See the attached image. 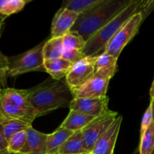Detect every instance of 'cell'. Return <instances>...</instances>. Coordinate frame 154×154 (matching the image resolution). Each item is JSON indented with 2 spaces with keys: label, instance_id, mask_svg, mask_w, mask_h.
Wrapping results in <instances>:
<instances>
[{
  "label": "cell",
  "instance_id": "obj_8",
  "mask_svg": "<svg viewBox=\"0 0 154 154\" xmlns=\"http://www.w3.org/2000/svg\"><path fill=\"white\" fill-rule=\"evenodd\" d=\"M110 80L94 75L79 88L70 90L73 99H97L107 97Z\"/></svg>",
  "mask_w": 154,
  "mask_h": 154
},
{
  "label": "cell",
  "instance_id": "obj_16",
  "mask_svg": "<svg viewBox=\"0 0 154 154\" xmlns=\"http://www.w3.org/2000/svg\"><path fill=\"white\" fill-rule=\"evenodd\" d=\"M96 118V117L87 115L82 113L69 111L67 117L65 118L60 126L75 132L76 131L82 130Z\"/></svg>",
  "mask_w": 154,
  "mask_h": 154
},
{
  "label": "cell",
  "instance_id": "obj_28",
  "mask_svg": "<svg viewBox=\"0 0 154 154\" xmlns=\"http://www.w3.org/2000/svg\"><path fill=\"white\" fill-rule=\"evenodd\" d=\"M84 57L82 51L77 49H68L63 50V55L61 58L70 62L72 64L76 63L77 61L80 60Z\"/></svg>",
  "mask_w": 154,
  "mask_h": 154
},
{
  "label": "cell",
  "instance_id": "obj_18",
  "mask_svg": "<svg viewBox=\"0 0 154 154\" xmlns=\"http://www.w3.org/2000/svg\"><path fill=\"white\" fill-rule=\"evenodd\" d=\"M74 133L72 131L59 126L54 132L48 134L46 140V154L58 153L60 147Z\"/></svg>",
  "mask_w": 154,
  "mask_h": 154
},
{
  "label": "cell",
  "instance_id": "obj_15",
  "mask_svg": "<svg viewBox=\"0 0 154 154\" xmlns=\"http://www.w3.org/2000/svg\"><path fill=\"white\" fill-rule=\"evenodd\" d=\"M0 99L6 101L20 108L34 111L29 102L28 90H18V89L6 87L2 90H0Z\"/></svg>",
  "mask_w": 154,
  "mask_h": 154
},
{
  "label": "cell",
  "instance_id": "obj_12",
  "mask_svg": "<svg viewBox=\"0 0 154 154\" xmlns=\"http://www.w3.org/2000/svg\"><path fill=\"white\" fill-rule=\"evenodd\" d=\"M0 115L6 118L20 120L30 126H32L33 120L38 117L34 111L20 108L2 99H0Z\"/></svg>",
  "mask_w": 154,
  "mask_h": 154
},
{
  "label": "cell",
  "instance_id": "obj_34",
  "mask_svg": "<svg viewBox=\"0 0 154 154\" xmlns=\"http://www.w3.org/2000/svg\"><path fill=\"white\" fill-rule=\"evenodd\" d=\"M5 27V22H2L0 21V38L2 37V35L3 30H4Z\"/></svg>",
  "mask_w": 154,
  "mask_h": 154
},
{
  "label": "cell",
  "instance_id": "obj_14",
  "mask_svg": "<svg viewBox=\"0 0 154 154\" xmlns=\"http://www.w3.org/2000/svg\"><path fill=\"white\" fill-rule=\"evenodd\" d=\"M118 59L103 52L95 57V75L110 80L116 74Z\"/></svg>",
  "mask_w": 154,
  "mask_h": 154
},
{
  "label": "cell",
  "instance_id": "obj_26",
  "mask_svg": "<svg viewBox=\"0 0 154 154\" xmlns=\"http://www.w3.org/2000/svg\"><path fill=\"white\" fill-rule=\"evenodd\" d=\"M63 38V50L77 49L83 51L86 45V42L78 32L69 31L62 37Z\"/></svg>",
  "mask_w": 154,
  "mask_h": 154
},
{
  "label": "cell",
  "instance_id": "obj_7",
  "mask_svg": "<svg viewBox=\"0 0 154 154\" xmlns=\"http://www.w3.org/2000/svg\"><path fill=\"white\" fill-rule=\"evenodd\" d=\"M95 57H84L73 63L65 77V81L70 90L79 88L95 75Z\"/></svg>",
  "mask_w": 154,
  "mask_h": 154
},
{
  "label": "cell",
  "instance_id": "obj_17",
  "mask_svg": "<svg viewBox=\"0 0 154 154\" xmlns=\"http://www.w3.org/2000/svg\"><path fill=\"white\" fill-rule=\"evenodd\" d=\"M72 66V63L63 58L44 61L45 71L57 81H60L66 76Z\"/></svg>",
  "mask_w": 154,
  "mask_h": 154
},
{
  "label": "cell",
  "instance_id": "obj_13",
  "mask_svg": "<svg viewBox=\"0 0 154 154\" xmlns=\"http://www.w3.org/2000/svg\"><path fill=\"white\" fill-rule=\"evenodd\" d=\"M27 142L21 154H46L48 134L43 133L30 126L27 130Z\"/></svg>",
  "mask_w": 154,
  "mask_h": 154
},
{
  "label": "cell",
  "instance_id": "obj_3",
  "mask_svg": "<svg viewBox=\"0 0 154 154\" xmlns=\"http://www.w3.org/2000/svg\"><path fill=\"white\" fill-rule=\"evenodd\" d=\"M141 2L142 0H132L128 7L95 33L86 42L82 51L84 57H94L104 52L106 46L112 38L133 15L138 13Z\"/></svg>",
  "mask_w": 154,
  "mask_h": 154
},
{
  "label": "cell",
  "instance_id": "obj_35",
  "mask_svg": "<svg viewBox=\"0 0 154 154\" xmlns=\"http://www.w3.org/2000/svg\"><path fill=\"white\" fill-rule=\"evenodd\" d=\"M151 105H152V114H153V120H154V101L152 102H150Z\"/></svg>",
  "mask_w": 154,
  "mask_h": 154
},
{
  "label": "cell",
  "instance_id": "obj_25",
  "mask_svg": "<svg viewBox=\"0 0 154 154\" xmlns=\"http://www.w3.org/2000/svg\"><path fill=\"white\" fill-rule=\"evenodd\" d=\"M27 130L17 132L8 139V152L13 153H21L27 142Z\"/></svg>",
  "mask_w": 154,
  "mask_h": 154
},
{
  "label": "cell",
  "instance_id": "obj_11",
  "mask_svg": "<svg viewBox=\"0 0 154 154\" xmlns=\"http://www.w3.org/2000/svg\"><path fill=\"white\" fill-rule=\"evenodd\" d=\"M122 121V116L119 115L108 129L98 139L91 154H113Z\"/></svg>",
  "mask_w": 154,
  "mask_h": 154
},
{
  "label": "cell",
  "instance_id": "obj_4",
  "mask_svg": "<svg viewBox=\"0 0 154 154\" xmlns=\"http://www.w3.org/2000/svg\"><path fill=\"white\" fill-rule=\"evenodd\" d=\"M43 43L36 48L24 53L18 57L10 60L8 69L7 71L8 78L16 77L23 74L35 71H45L44 69Z\"/></svg>",
  "mask_w": 154,
  "mask_h": 154
},
{
  "label": "cell",
  "instance_id": "obj_1",
  "mask_svg": "<svg viewBox=\"0 0 154 154\" xmlns=\"http://www.w3.org/2000/svg\"><path fill=\"white\" fill-rule=\"evenodd\" d=\"M132 0H102L90 10L80 14L70 31L78 32L86 42L116 17Z\"/></svg>",
  "mask_w": 154,
  "mask_h": 154
},
{
  "label": "cell",
  "instance_id": "obj_20",
  "mask_svg": "<svg viewBox=\"0 0 154 154\" xmlns=\"http://www.w3.org/2000/svg\"><path fill=\"white\" fill-rule=\"evenodd\" d=\"M42 52L44 60H53L61 58L63 53V38H51L44 44Z\"/></svg>",
  "mask_w": 154,
  "mask_h": 154
},
{
  "label": "cell",
  "instance_id": "obj_33",
  "mask_svg": "<svg viewBox=\"0 0 154 154\" xmlns=\"http://www.w3.org/2000/svg\"><path fill=\"white\" fill-rule=\"evenodd\" d=\"M149 98H150V102L154 101V80L151 85L150 90H149Z\"/></svg>",
  "mask_w": 154,
  "mask_h": 154
},
{
  "label": "cell",
  "instance_id": "obj_2",
  "mask_svg": "<svg viewBox=\"0 0 154 154\" xmlns=\"http://www.w3.org/2000/svg\"><path fill=\"white\" fill-rule=\"evenodd\" d=\"M72 99L69 87L60 81L42 83L28 90L29 102L38 117L58 108H69Z\"/></svg>",
  "mask_w": 154,
  "mask_h": 154
},
{
  "label": "cell",
  "instance_id": "obj_38",
  "mask_svg": "<svg viewBox=\"0 0 154 154\" xmlns=\"http://www.w3.org/2000/svg\"><path fill=\"white\" fill-rule=\"evenodd\" d=\"M152 154H154V150H153V152H152Z\"/></svg>",
  "mask_w": 154,
  "mask_h": 154
},
{
  "label": "cell",
  "instance_id": "obj_30",
  "mask_svg": "<svg viewBox=\"0 0 154 154\" xmlns=\"http://www.w3.org/2000/svg\"><path fill=\"white\" fill-rule=\"evenodd\" d=\"M9 65H10V60L8 57L2 54L0 51V69L7 70L8 69Z\"/></svg>",
  "mask_w": 154,
  "mask_h": 154
},
{
  "label": "cell",
  "instance_id": "obj_23",
  "mask_svg": "<svg viewBox=\"0 0 154 154\" xmlns=\"http://www.w3.org/2000/svg\"><path fill=\"white\" fill-rule=\"evenodd\" d=\"M154 150V121L142 135L139 147L140 154H152Z\"/></svg>",
  "mask_w": 154,
  "mask_h": 154
},
{
  "label": "cell",
  "instance_id": "obj_37",
  "mask_svg": "<svg viewBox=\"0 0 154 154\" xmlns=\"http://www.w3.org/2000/svg\"><path fill=\"white\" fill-rule=\"evenodd\" d=\"M53 154H60V153H53Z\"/></svg>",
  "mask_w": 154,
  "mask_h": 154
},
{
  "label": "cell",
  "instance_id": "obj_21",
  "mask_svg": "<svg viewBox=\"0 0 154 154\" xmlns=\"http://www.w3.org/2000/svg\"><path fill=\"white\" fill-rule=\"evenodd\" d=\"M0 126L2 128L5 138L8 140L11 136L14 135L17 132L27 130L29 127L32 126H30L20 120L6 118L0 115Z\"/></svg>",
  "mask_w": 154,
  "mask_h": 154
},
{
  "label": "cell",
  "instance_id": "obj_5",
  "mask_svg": "<svg viewBox=\"0 0 154 154\" xmlns=\"http://www.w3.org/2000/svg\"><path fill=\"white\" fill-rule=\"evenodd\" d=\"M143 21L140 13L133 15L112 38L106 46L104 52L107 53L116 58H119L124 48L138 32L139 28Z\"/></svg>",
  "mask_w": 154,
  "mask_h": 154
},
{
  "label": "cell",
  "instance_id": "obj_19",
  "mask_svg": "<svg viewBox=\"0 0 154 154\" xmlns=\"http://www.w3.org/2000/svg\"><path fill=\"white\" fill-rule=\"evenodd\" d=\"M60 154H89L86 151L82 141V131L74 132L60 147Z\"/></svg>",
  "mask_w": 154,
  "mask_h": 154
},
{
  "label": "cell",
  "instance_id": "obj_10",
  "mask_svg": "<svg viewBox=\"0 0 154 154\" xmlns=\"http://www.w3.org/2000/svg\"><path fill=\"white\" fill-rule=\"evenodd\" d=\"M79 14L61 7L53 18L51 27V38H62L69 32L75 24Z\"/></svg>",
  "mask_w": 154,
  "mask_h": 154
},
{
  "label": "cell",
  "instance_id": "obj_31",
  "mask_svg": "<svg viewBox=\"0 0 154 154\" xmlns=\"http://www.w3.org/2000/svg\"><path fill=\"white\" fill-rule=\"evenodd\" d=\"M7 70L0 69V90L6 88L7 84Z\"/></svg>",
  "mask_w": 154,
  "mask_h": 154
},
{
  "label": "cell",
  "instance_id": "obj_6",
  "mask_svg": "<svg viewBox=\"0 0 154 154\" xmlns=\"http://www.w3.org/2000/svg\"><path fill=\"white\" fill-rule=\"evenodd\" d=\"M119 115L116 111L109 110L107 113L97 117L88 126L81 130L84 147L89 154L91 153L98 139L108 129Z\"/></svg>",
  "mask_w": 154,
  "mask_h": 154
},
{
  "label": "cell",
  "instance_id": "obj_29",
  "mask_svg": "<svg viewBox=\"0 0 154 154\" xmlns=\"http://www.w3.org/2000/svg\"><path fill=\"white\" fill-rule=\"evenodd\" d=\"M154 11V0H142L141 5H140V11L138 13H140L143 17V20H144L146 17Z\"/></svg>",
  "mask_w": 154,
  "mask_h": 154
},
{
  "label": "cell",
  "instance_id": "obj_24",
  "mask_svg": "<svg viewBox=\"0 0 154 154\" xmlns=\"http://www.w3.org/2000/svg\"><path fill=\"white\" fill-rule=\"evenodd\" d=\"M30 2V0H5L4 4L0 11L2 20L5 22V20L8 17L21 11Z\"/></svg>",
  "mask_w": 154,
  "mask_h": 154
},
{
  "label": "cell",
  "instance_id": "obj_27",
  "mask_svg": "<svg viewBox=\"0 0 154 154\" xmlns=\"http://www.w3.org/2000/svg\"><path fill=\"white\" fill-rule=\"evenodd\" d=\"M153 120V114H152V105L149 102V105L143 114L141 120V125H140V135L143 133L147 129V128L152 124Z\"/></svg>",
  "mask_w": 154,
  "mask_h": 154
},
{
  "label": "cell",
  "instance_id": "obj_22",
  "mask_svg": "<svg viewBox=\"0 0 154 154\" xmlns=\"http://www.w3.org/2000/svg\"><path fill=\"white\" fill-rule=\"evenodd\" d=\"M101 2L102 0H67L63 2L61 7L73 11L80 14L90 10Z\"/></svg>",
  "mask_w": 154,
  "mask_h": 154
},
{
  "label": "cell",
  "instance_id": "obj_9",
  "mask_svg": "<svg viewBox=\"0 0 154 154\" xmlns=\"http://www.w3.org/2000/svg\"><path fill=\"white\" fill-rule=\"evenodd\" d=\"M108 104L107 96L97 99H73L69 105V111L98 117L109 111Z\"/></svg>",
  "mask_w": 154,
  "mask_h": 154
},
{
  "label": "cell",
  "instance_id": "obj_36",
  "mask_svg": "<svg viewBox=\"0 0 154 154\" xmlns=\"http://www.w3.org/2000/svg\"><path fill=\"white\" fill-rule=\"evenodd\" d=\"M0 154H21V153H9V152H8L7 150H6V151L2 152V153H0Z\"/></svg>",
  "mask_w": 154,
  "mask_h": 154
},
{
  "label": "cell",
  "instance_id": "obj_32",
  "mask_svg": "<svg viewBox=\"0 0 154 154\" xmlns=\"http://www.w3.org/2000/svg\"><path fill=\"white\" fill-rule=\"evenodd\" d=\"M8 147V140L5 138L2 130L0 126V153L6 151Z\"/></svg>",
  "mask_w": 154,
  "mask_h": 154
}]
</instances>
